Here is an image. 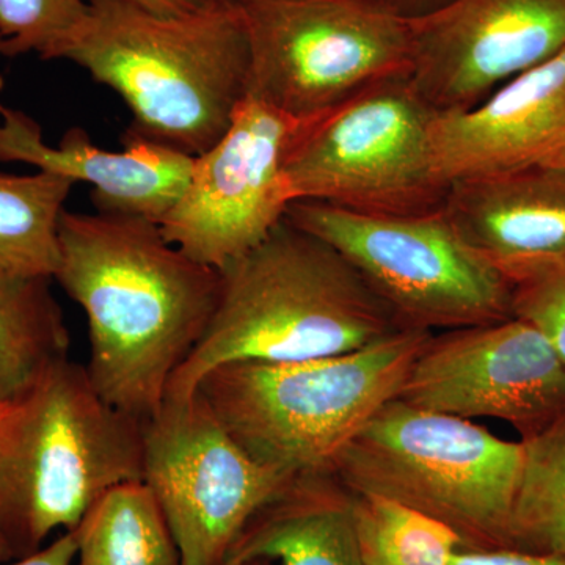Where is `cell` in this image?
Masks as SVG:
<instances>
[{
  "label": "cell",
  "mask_w": 565,
  "mask_h": 565,
  "mask_svg": "<svg viewBox=\"0 0 565 565\" xmlns=\"http://www.w3.org/2000/svg\"><path fill=\"white\" fill-rule=\"evenodd\" d=\"M54 280L88 323L96 392L147 423L210 326L221 270L170 244L159 223L118 212L63 211Z\"/></svg>",
  "instance_id": "obj_1"
},
{
  "label": "cell",
  "mask_w": 565,
  "mask_h": 565,
  "mask_svg": "<svg viewBox=\"0 0 565 565\" xmlns=\"http://www.w3.org/2000/svg\"><path fill=\"white\" fill-rule=\"evenodd\" d=\"M121 96L128 136L184 154L222 139L248 95L247 31L237 0L158 14L126 0H87V14L58 51Z\"/></svg>",
  "instance_id": "obj_2"
},
{
  "label": "cell",
  "mask_w": 565,
  "mask_h": 565,
  "mask_svg": "<svg viewBox=\"0 0 565 565\" xmlns=\"http://www.w3.org/2000/svg\"><path fill=\"white\" fill-rule=\"evenodd\" d=\"M401 329L332 245L282 218L221 269L210 326L166 399H184L228 363H286L359 351Z\"/></svg>",
  "instance_id": "obj_3"
},
{
  "label": "cell",
  "mask_w": 565,
  "mask_h": 565,
  "mask_svg": "<svg viewBox=\"0 0 565 565\" xmlns=\"http://www.w3.org/2000/svg\"><path fill=\"white\" fill-rule=\"evenodd\" d=\"M143 452L145 423L107 403L70 359L2 405L0 527L17 556L76 530L114 487L143 481Z\"/></svg>",
  "instance_id": "obj_4"
},
{
  "label": "cell",
  "mask_w": 565,
  "mask_h": 565,
  "mask_svg": "<svg viewBox=\"0 0 565 565\" xmlns=\"http://www.w3.org/2000/svg\"><path fill=\"white\" fill-rule=\"evenodd\" d=\"M430 334L403 329L341 355L223 364L195 393L258 462L292 476L332 473L349 441L396 399Z\"/></svg>",
  "instance_id": "obj_5"
},
{
  "label": "cell",
  "mask_w": 565,
  "mask_h": 565,
  "mask_svg": "<svg viewBox=\"0 0 565 565\" xmlns=\"http://www.w3.org/2000/svg\"><path fill=\"white\" fill-rule=\"evenodd\" d=\"M522 463V441L396 397L349 441L332 475L353 493L379 494L445 523L463 548L497 550L511 548Z\"/></svg>",
  "instance_id": "obj_6"
},
{
  "label": "cell",
  "mask_w": 565,
  "mask_h": 565,
  "mask_svg": "<svg viewBox=\"0 0 565 565\" xmlns=\"http://www.w3.org/2000/svg\"><path fill=\"white\" fill-rule=\"evenodd\" d=\"M237 2L248 96L292 120H316L381 82L411 76V18L390 0Z\"/></svg>",
  "instance_id": "obj_7"
},
{
  "label": "cell",
  "mask_w": 565,
  "mask_h": 565,
  "mask_svg": "<svg viewBox=\"0 0 565 565\" xmlns=\"http://www.w3.org/2000/svg\"><path fill=\"white\" fill-rule=\"evenodd\" d=\"M435 117L411 76H399L302 122L285 161L292 202L373 215L444 210L449 184L435 169Z\"/></svg>",
  "instance_id": "obj_8"
},
{
  "label": "cell",
  "mask_w": 565,
  "mask_h": 565,
  "mask_svg": "<svg viewBox=\"0 0 565 565\" xmlns=\"http://www.w3.org/2000/svg\"><path fill=\"white\" fill-rule=\"evenodd\" d=\"M286 218L340 252L401 329L434 333L514 318V286L444 210L373 215L302 200Z\"/></svg>",
  "instance_id": "obj_9"
},
{
  "label": "cell",
  "mask_w": 565,
  "mask_h": 565,
  "mask_svg": "<svg viewBox=\"0 0 565 565\" xmlns=\"http://www.w3.org/2000/svg\"><path fill=\"white\" fill-rule=\"evenodd\" d=\"M292 475L253 459L193 393L145 423L143 482L161 505L181 565H223L253 515Z\"/></svg>",
  "instance_id": "obj_10"
},
{
  "label": "cell",
  "mask_w": 565,
  "mask_h": 565,
  "mask_svg": "<svg viewBox=\"0 0 565 565\" xmlns=\"http://www.w3.org/2000/svg\"><path fill=\"white\" fill-rule=\"evenodd\" d=\"M300 125L247 95L222 139L193 159L159 222L166 239L217 270L262 244L292 203L285 161Z\"/></svg>",
  "instance_id": "obj_11"
},
{
  "label": "cell",
  "mask_w": 565,
  "mask_h": 565,
  "mask_svg": "<svg viewBox=\"0 0 565 565\" xmlns=\"http://www.w3.org/2000/svg\"><path fill=\"white\" fill-rule=\"evenodd\" d=\"M397 399L457 416L511 424L522 438L565 414V364L530 322L505 321L430 334Z\"/></svg>",
  "instance_id": "obj_12"
},
{
  "label": "cell",
  "mask_w": 565,
  "mask_h": 565,
  "mask_svg": "<svg viewBox=\"0 0 565 565\" xmlns=\"http://www.w3.org/2000/svg\"><path fill=\"white\" fill-rule=\"evenodd\" d=\"M411 28V81L437 114H451L561 54L565 0H445Z\"/></svg>",
  "instance_id": "obj_13"
},
{
  "label": "cell",
  "mask_w": 565,
  "mask_h": 565,
  "mask_svg": "<svg viewBox=\"0 0 565 565\" xmlns=\"http://www.w3.org/2000/svg\"><path fill=\"white\" fill-rule=\"evenodd\" d=\"M433 150L446 184L565 169V50L505 82L471 109L437 114Z\"/></svg>",
  "instance_id": "obj_14"
},
{
  "label": "cell",
  "mask_w": 565,
  "mask_h": 565,
  "mask_svg": "<svg viewBox=\"0 0 565 565\" xmlns=\"http://www.w3.org/2000/svg\"><path fill=\"white\" fill-rule=\"evenodd\" d=\"M0 162H24L92 188L96 211L139 215L159 223L181 199L193 159L154 141L125 136L121 151L96 147L81 128L57 147L44 143L40 126L0 103Z\"/></svg>",
  "instance_id": "obj_15"
},
{
  "label": "cell",
  "mask_w": 565,
  "mask_h": 565,
  "mask_svg": "<svg viewBox=\"0 0 565 565\" xmlns=\"http://www.w3.org/2000/svg\"><path fill=\"white\" fill-rule=\"evenodd\" d=\"M444 211L512 286L565 262V169L451 182Z\"/></svg>",
  "instance_id": "obj_16"
},
{
  "label": "cell",
  "mask_w": 565,
  "mask_h": 565,
  "mask_svg": "<svg viewBox=\"0 0 565 565\" xmlns=\"http://www.w3.org/2000/svg\"><path fill=\"white\" fill-rule=\"evenodd\" d=\"M255 559L275 565H363L353 492L332 473L294 476L252 516L223 565Z\"/></svg>",
  "instance_id": "obj_17"
},
{
  "label": "cell",
  "mask_w": 565,
  "mask_h": 565,
  "mask_svg": "<svg viewBox=\"0 0 565 565\" xmlns=\"http://www.w3.org/2000/svg\"><path fill=\"white\" fill-rule=\"evenodd\" d=\"M52 278L0 275V405L31 392L70 359V332Z\"/></svg>",
  "instance_id": "obj_18"
},
{
  "label": "cell",
  "mask_w": 565,
  "mask_h": 565,
  "mask_svg": "<svg viewBox=\"0 0 565 565\" xmlns=\"http://www.w3.org/2000/svg\"><path fill=\"white\" fill-rule=\"evenodd\" d=\"M74 565H181L169 523L143 481L114 487L74 530Z\"/></svg>",
  "instance_id": "obj_19"
},
{
  "label": "cell",
  "mask_w": 565,
  "mask_h": 565,
  "mask_svg": "<svg viewBox=\"0 0 565 565\" xmlns=\"http://www.w3.org/2000/svg\"><path fill=\"white\" fill-rule=\"evenodd\" d=\"M74 182L51 172L0 173V275L52 278L58 226Z\"/></svg>",
  "instance_id": "obj_20"
},
{
  "label": "cell",
  "mask_w": 565,
  "mask_h": 565,
  "mask_svg": "<svg viewBox=\"0 0 565 565\" xmlns=\"http://www.w3.org/2000/svg\"><path fill=\"white\" fill-rule=\"evenodd\" d=\"M520 441L523 463L509 544L520 552L565 556V414Z\"/></svg>",
  "instance_id": "obj_21"
},
{
  "label": "cell",
  "mask_w": 565,
  "mask_h": 565,
  "mask_svg": "<svg viewBox=\"0 0 565 565\" xmlns=\"http://www.w3.org/2000/svg\"><path fill=\"white\" fill-rule=\"evenodd\" d=\"M353 520L363 565H449L463 548L445 523L379 494L353 493Z\"/></svg>",
  "instance_id": "obj_22"
},
{
  "label": "cell",
  "mask_w": 565,
  "mask_h": 565,
  "mask_svg": "<svg viewBox=\"0 0 565 565\" xmlns=\"http://www.w3.org/2000/svg\"><path fill=\"white\" fill-rule=\"evenodd\" d=\"M85 14V0H0V55L55 61Z\"/></svg>",
  "instance_id": "obj_23"
},
{
  "label": "cell",
  "mask_w": 565,
  "mask_h": 565,
  "mask_svg": "<svg viewBox=\"0 0 565 565\" xmlns=\"http://www.w3.org/2000/svg\"><path fill=\"white\" fill-rule=\"evenodd\" d=\"M512 313L544 333L565 364V262L514 286Z\"/></svg>",
  "instance_id": "obj_24"
},
{
  "label": "cell",
  "mask_w": 565,
  "mask_h": 565,
  "mask_svg": "<svg viewBox=\"0 0 565 565\" xmlns=\"http://www.w3.org/2000/svg\"><path fill=\"white\" fill-rule=\"evenodd\" d=\"M449 565H565V556L535 555L512 548H462Z\"/></svg>",
  "instance_id": "obj_25"
},
{
  "label": "cell",
  "mask_w": 565,
  "mask_h": 565,
  "mask_svg": "<svg viewBox=\"0 0 565 565\" xmlns=\"http://www.w3.org/2000/svg\"><path fill=\"white\" fill-rule=\"evenodd\" d=\"M77 555V541L74 531L58 535L52 544L41 546L31 555L18 557L6 565H74Z\"/></svg>",
  "instance_id": "obj_26"
},
{
  "label": "cell",
  "mask_w": 565,
  "mask_h": 565,
  "mask_svg": "<svg viewBox=\"0 0 565 565\" xmlns=\"http://www.w3.org/2000/svg\"><path fill=\"white\" fill-rule=\"evenodd\" d=\"M87 2V0H85ZM158 14H184L202 10L215 0H126Z\"/></svg>",
  "instance_id": "obj_27"
},
{
  "label": "cell",
  "mask_w": 565,
  "mask_h": 565,
  "mask_svg": "<svg viewBox=\"0 0 565 565\" xmlns=\"http://www.w3.org/2000/svg\"><path fill=\"white\" fill-rule=\"evenodd\" d=\"M444 2L445 0H390L394 9L408 18L427 13V11L435 9V7Z\"/></svg>",
  "instance_id": "obj_28"
},
{
  "label": "cell",
  "mask_w": 565,
  "mask_h": 565,
  "mask_svg": "<svg viewBox=\"0 0 565 565\" xmlns=\"http://www.w3.org/2000/svg\"><path fill=\"white\" fill-rule=\"evenodd\" d=\"M17 553H14L13 546H11L9 537L3 533L0 527V564L10 563V561L17 559Z\"/></svg>",
  "instance_id": "obj_29"
},
{
  "label": "cell",
  "mask_w": 565,
  "mask_h": 565,
  "mask_svg": "<svg viewBox=\"0 0 565 565\" xmlns=\"http://www.w3.org/2000/svg\"><path fill=\"white\" fill-rule=\"evenodd\" d=\"M241 565H275V564L270 563V561H266V559H255V561H248V563H244Z\"/></svg>",
  "instance_id": "obj_30"
},
{
  "label": "cell",
  "mask_w": 565,
  "mask_h": 565,
  "mask_svg": "<svg viewBox=\"0 0 565 565\" xmlns=\"http://www.w3.org/2000/svg\"><path fill=\"white\" fill-rule=\"evenodd\" d=\"M0 408H2V405H0Z\"/></svg>",
  "instance_id": "obj_31"
}]
</instances>
